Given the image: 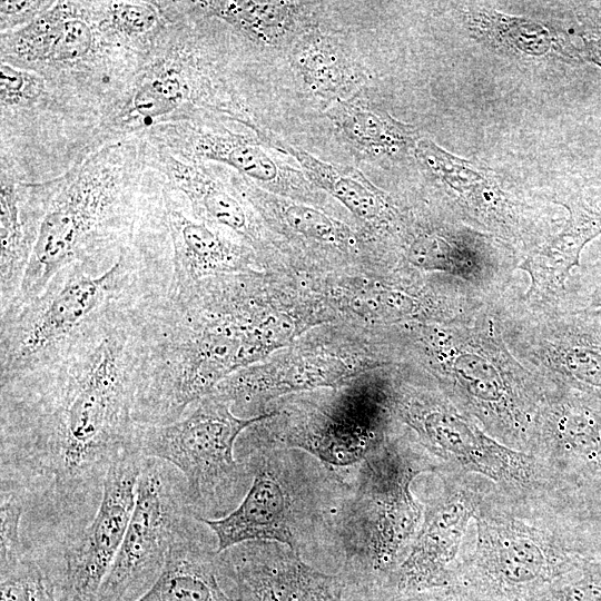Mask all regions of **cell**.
Here are the masks:
<instances>
[{
	"label": "cell",
	"instance_id": "6da1fadb",
	"mask_svg": "<svg viewBox=\"0 0 601 601\" xmlns=\"http://www.w3.org/2000/svg\"><path fill=\"white\" fill-rule=\"evenodd\" d=\"M147 305L112 316L55 364L0 383V491L23 505L26 549L61 553L135 446Z\"/></svg>",
	"mask_w": 601,
	"mask_h": 601
},
{
	"label": "cell",
	"instance_id": "7a4b0ae2",
	"mask_svg": "<svg viewBox=\"0 0 601 601\" xmlns=\"http://www.w3.org/2000/svg\"><path fill=\"white\" fill-rule=\"evenodd\" d=\"M256 290L246 276L219 275L169 288L146 306L136 424L179 420L221 381L272 351Z\"/></svg>",
	"mask_w": 601,
	"mask_h": 601
},
{
	"label": "cell",
	"instance_id": "3957f363",
	"mask_svg": "<svg viewBox=\"0 0 601 601\" xmlns=\"http://www.w3.org/2000/svg\"><path fill=\"white\" fill-rule=\"evenodd\" d=\"M171 276V248L156 236L68 264L37 297L0 314V383L55 364L112 316L167 293Z\"/></svg>",
	"mask_w": 601,
	"mask_h": 601
},
{
	"label": "cell",
	"instance_id": "277c9868",
	"mask_svg": "<svg viewBox=\"0 0 601 601\" xmlns=\"http://www.w3.org/2000/svg\"><path fill=\"white\" fill-rule=\"evenodd\" d=\"M568 489L511 494L487 481L475 536L461 550L443 601H526L582 566L566 515Z\"/></svg>",
	"mask_w": 601,
	"mask_h": 601
},
{
	"label": "cell",
	"instance_id": "5b68a950",
	"mask_svg": "<svg viewBox=\"0 0 601 601\" xmlns=\"http://www.w3.org/2000/svg\"><path fill=\"white\" fill-rule=\"evenodd\" d=\"M121 156V144L108 146L52 190L21 286L0 313L37 297L68 264L115 257L136 238V203Z\"/></svg>",
	"mask_w": 601,
	"mask_h": 601
},
{
	"label": "cell",
	"instance_id": "8992f818",
	"mask_svg": "<svg viewBox=\"0 0 601 601\" xmlns=\"http://www.w3.org/2000/svg\"><path fill=\"white\" fill-rule=\"evenodd\" d=\"M354 493L342 509L338 534L347 562L384 589L406 556L424 506L412 484L439 463L418 444L384 439L359 463Z\"/></svg>",
	"mask_w": 601,
	"mask_h": 601
},
{
	"label": "cell",
	"instance_id": "52a82bcc",
	"mask_svg": "<svg viewBox=\"0 0 601 601\" xmlns=\"http://www.w3.org/2000/svg\"><path fill=\"white\" fill-rule=\"evenodd\" d=\"M194 405L173 423L137 425L135 445L144 457L165 461L181 473L195 516L223 518L233 511L250 474L234 456L238 435L276 412L238 417L231 403L214 392Z\"/></svg>",
	"mask_w": 601,
	"mask_h": 601
},
{
	"label": "cell",
	"instance_id": "ba28073f",
	"mask_svg": "<svg viewBox=\"0 0 601 601\" xmlns=\"http://www.w3.org/2000/svg\"><path fill=\"white\" fill-rule=\"evenodd\" d=\"M390 405L443 469L482 476L511 494L566 487L532 454L491 437L445 395L401 390L393 393Z\"/></svg>",
	"mask_w": 601,
	"mask_h": 601
},
{
	"label": "cell",
	"instance_id": "9c48e42d",
	"mask_svg": "<svg viewBox=\"0 0 601 601\" xmlns=\"http://www.w3.org/2000/svg\"><path fill=\"white\" fill-rule=\"evenodd\" d=\"M191 514L181 473L165 461L144 457L131 518L96 601H135L144 594L161 574Z\"/></svg>",
	"mask_w": 601,
	"mask_h": 601
},
{
	"label": "cell",
	"instance_id": "30bf717a",
	"mask_svg": "<svg viewBox=\"0 0 601 601\" xmlns=\"http://www.w3.org/2000/svg\"><path fill=\"white\" fill-rule=\"evenodd\" d=\"M439 489L427 499L410 550L387 581L390 601H414L445 590L489 480L461 471L434 472Z\"/></svg>",
	"mask_w": 601,
	"mask_h": 601
},
{
	"label": "cell",
	"instance_id": "8fae6325",
	"mask_svg": "<svg viewBox=\"0 0 601 601\" xmlns=\"http://www.w3.org/2000/svg\"><path fill=\"white\" fill-rule=\"evenodd\" d=\"M142 459L135 445L109 469L92 521L57 561L58 601H96L131 518Z\"/></svg>",
	"mask_w": 601,
	"mask_h": 601
},
{
	"label": "cell",
	"instance_id": "7c38bea8",
	"mask_svg": "<svg viewBox=\"0 0 601 601\" xmlns=\"http://www.w3.org/2000/svg\"><path fill=\"white\" fill-rule=\"evenodd\" d=\"M235 601H344L343 581L308 565L300 553L252 541L218 553Z\"/></svg>",
	"mask_w": 601,
	"mask_h": 601
},
{
	"label": "cell",
	"instance_id": "4fadbf2b",
	"mask_svg": "<svg viewBox=\"0 0 601 601\" xmlns=\"http://www.w3.org/2000/svg\"><path fill=\"white\" fill-rule=\"evenodd\" d=\"M253 474L244 499L227 515L198 518L213 532L217 553L252 541L284 544L299 553V506L290 481L270 457L242 461Z\"/></svg>",
	"mask_w": 601,
	"mask_h": 601
},
{
	"label": "cell",
	"instance_id": "5bb4252c",
	"mask_svg": "<svg viewBox=\"0 0 601 601\" xmlns=\"http://www.w3.org/2000/svg\"><path fill=\"white\" fill-rule=\"evenodd\" d=\"M85 3L56 2L16 31L2 33L1 57L11 65L76 67L93 57L97 32Z\"/></svg>",
	"mask_w": 601,
	"mask_h": 601
},
{
	"label": "cell",
	"instance_id": "9a60e30c",
	"mask_svg": "<svg viewBox=\"0 0 601 601\" xmlns=\"http://www.w3.org/2000/svg\"><path fill=\"white\" fill-rule=\"evenodd\" d=\"M208 526L189 515L178 531L161 574L135 601H235L220 580L224 574Z\"/></svg>",
	"mask_w": 601,
	"mask_h": 601
},
{
	"label": "cell",
	"instance_id": "2e32d148",
	"mask_svg": "<svg viewBox=\"0 0 601 601\" xmlns=\"http://www.w3.org/2000/svg\"><path fill=\"white\" fill-rule=\"evenodd\" d=\"M173 132L185 138L184 144L177 145L193 158L228 165L259 189L305 201L314 197V186L300 169L270 156L255 139L229 131L185 129L183 134Z\"/></svg>",
	"mask_w": 601,
	"mask_h": 601
},
{
	"label": "cell",
	"instance_id": "e0dca14e",
	"mask_svg": "<svg viewBox=\"0 0 601 601\" xmlns=\"http://www.w3.org/2000/svg\"><path fill=\"white\" fill-rule=\"evenodd\" d=\"M162 211L171 248V289H183L200 279L246 268L249 262L247 249L207 223L189 218L177 207L167 188L162 191Z\"/></svg>",
	"mask_w": 601,
	"mask_h": 601
},
{
	"label": "cell",
	"instance_id": "ac0fdd59",
	"mask_svg": "<svg viewBox=\"0 0 601 601\" xmlns=\"http://www.w3.org/2000/svg\"><path fill=\"white\" fill-rule=\"evenodd\" d=\"M18 186L2 173L0 187V312L18 293L52 190Z\"/></svg>",
	"mask_w": 601,
	"mask_h": 601
},
{
	"label": "cell",
	"instance_id": "d6986e66",
	"mask_svg": "<svg viewBox=\"0 0 601 601\" xmlns=\"http://www.w3.org/2000/svg\"><path fill=\"white\" fill-rule=\"evenodd\" d=\"M384 439L377 436L372 417L364 410L344 408L312 414L289 426L282 441L321 462L336 466L361 463Z\"/></svg>",
	"mask_w": 601,
	"mask_h": 601
},
{
	"label": "cell",
	"instance_id": "ffe728a7",
	"mask_svg": "<svg viewBox=\"0 0 601 601\" xmlns=\"http://www.w3.org/2000/svg\"><path fill=\"white\" fill-rule=\"evenodd\" d=\"M415 154L472 216L503 229L511 223V203L486 166L452 155L430 139H420Z\"/></svg>",
	"mask_w": 601,
	"mask_h": 601
},
{
	"label": "cell",
	"instance_id": "44dd1931",
	"mask_svg": "<svg viewBox=\"0 0 601 601\" xmlns=\"http://www.w3.org/2000/svg\"><path fill=\"white\" fill-rule=\"evenodd\" d=\"M155 165L171 189L183 193L198 220L229 229L247 240L256 236L244 203L198 164L180 159L168 149L151 150Z\"/></svg>",
	"mask_w": 601,
	"mask_h": 601
},
{
	"label": "cell",
	"instance_id": "7402d4cb",
	"mask_svg": "<svg viewBox=\"0 0 601 601\" xmlns=\"http://www.w3.org/2000/svg\"><path fill=\"white\" fill-rule=\"evenodd\" d=\"M325 114L348 145L373 159H400L420 140L412 125L353 97L332 102Z\"/></svg>",
	"mask_w": 601,
	"mask_h": 601
},
{
	"label": "cell",
	"instance_id": "603a6c76",
	"mask_svg": "<svg viewBox=\"0 0 601 601\" xmlns=\"http://www.w3.org/2000/svg\"><path fill=\"white\" fill-rule=\"evenodd\" d=\"M563 206L570 214L564 228L525 263L535 284H562L584 245L601 234V183L581 188Z\"/></svg>",
	"mask_w": 601,
	"mask_h": 601
},
{
	"label": "cell",
	"instance_id": "cb8c5ba5",
	"mask_svg": "<svg viewBox=\"0 0 601 601\" xmlns=\"http://www.w3.org/2000/svg\"><path fill=\"white\" fill-rule=\"evenodd\" d=\"M275 142L278 149L297 161L314 187L331 194L361 219L370 223H387L393 219L394 211L388 196L361 171L324 161L286 142Z\"/></svg>",
	"mask_w": 601,
	"mask_h": 601
},
{
	"label": "cell",
	"instance_id": "d4e9b609",
	"mask_svg": "<svg viewBox=\"0 0 601 601\" xmlns=\"http://www.w3.org/2000/svg\"><path fill=\"white\" fill-rule=\"evenodd\" d=\"M293 66L304 87L329 101L353 97L362 73L344 49L331 37L311 31L297 42Z\"/></svg>",
	"mask_w": 601,
	"mask_h": 601
},
{
	"label": "cell",
	"instance_id": "484cf974",
	"mask_svg": "<svg viewBox=\"0 0 601 601\" xmlns=\"http://www.w3.org/2000/svg\"><path fill=\"white\" fill-rule=\"evenodd\" d=\"M471 36L499 52L520 58H540L562 51L558 37L544 26L491 9L463 11Z\"/></svg>",
	"mask_w": 601,
	"mask_h": 601
},
{
	"label": "cell",
	"instance_id": "4316f807",
	"mask_svg": "<svg viewBox=\"0 0 601 601\" xmlns=\"http://www.w3.org/2000/svg\"><path fill=\"white\" fill-rule=\"evenodd\" d=\"M204 13L227 21L264 45L275 46L299 27L307 2L201 1Z\"/></svg>",
	"mask_w": 601,
	"mask_h": 601
},
{
	"label": "cell",
	"instance_id": "83f0119b",
	"mask_svg": "<svg viewBox=\"0 0 601 601\" xmlns=\"http://www.w3.org/2000/svg\"><path fill=\"white\" fill-rule=\"evenodd\" d=\"M556 343L554 358L564 380L578 388L601 393V317L577 314Z\"/></svg>",
	"mask_w": 601,
	"mask_h": 601
},
{
	"label": "cell",
	"instance_id": "f1b7e54d",
	"mask_svg": "<svg viewBox=\"0 0 601 601\" xmlns=\"http://www.w3.org/2000/svg\"><path fill=\"white\" fill-rule=\"evenodd\" d=\"M189 97L186 78L176 68L159 62L140 76L120 106V125H148L174 114Z\"/></svg>",
	"mask_w": 601,
	"mask_h": 601
},
{
	"label": "cell",
	"instance_id": "f546056e",
	"mask_svg": "<svg viewBox=\"0 0 601 601\" xmlns=\"http://www.w3.org/2000/svg\"><path fill=\"white\" fill-rule=\"evenodd\" d=\"M244 194L265 211L274 216L293 233L324 244H344L352 240V234L343 224L308 205L286 200L272 195L249 181L244 180Z\"/></svg>",
	"mask_w": 601,
	"mask_h": 601
},
{
	"label": "cell",
	"instance_id": "4dcf8cb0",
	"mask_svg": "<svg viewBox=\"0 0 601 601\" xmlns=\"http://www.w3.org/2000/svg\"><path fill=\"white\" fill-rule=\"evenodd\" d=\"M0 601H58L50 563L39 552L26 550L16 562L1 568Z\"/></svg>",
	"mask_w": 601,
	"mask_h": 601
},
{
	"label": "cell",
	"instance_id": "1f68e13d",
	"mask_svg": "<svg viewBox=\"0 0 601 601\" xmlns=\"http://www.w3.org/2000/svg\"><path fill=\"white\" fill-rule=\"evenodd\" d=\"M102 20L107 31L121 40H137L155 31L160 22L151 2L112 1L105 3Z\"/></svg>",
	"mask_w": 601,
	"mask_h": 601
},
{
	"label": "cell",
	"instance_id": "d6a6232c",
	"mask_svg": "<svg viewBox=\"0 0 601 601\" xmlns=\"http://www.w3.org/2000/svg\"><path fill=\"white\" fill-rule=\"evenodd\" d=\"M1 109L29 107L45 92L43 79L6 61L0 65Z\"/></svg>",
	"mask_w": 601,
	"mask_h": 601
},
{
	"label": "cell",
	"instance_id": "836d02e7",
	"mask_svg": "<svg viewBox=\"0 0 601 601\" xmlns=\"http://www.w3.org/2000/svg\"><path fill=\"white\" fill-rule=\"evenodd\" d=\"M1 568L19 560L26 552L21 535L23 505L12 493L0 491Z\"/></svg>",
	"mask_w": 601,
	"mask_h": 601
},
{
	"label": "cell",
	"instance_id": "e575fe53",
	"mask_svg": "<svg viewBox=\"0 0 601 601\" xmlns=\"http://www.w3.org/2000/svg\"><path fill=\"white\" fill-rule=\"evenodd\" d=\"M55 3L53 1H1V32H9V30L16 27L29 24L48 11Z\"/></svg>",
	"mask_w": 601,
	"mask_h": 601
},
{
	"label": "cell",
	"instance_id": "d590c367",
	"mask_svg": "<svg viewBox=\"0 0 601 601\" xmlns=\"http://www.w3.org/2000/svg\"><path fill=\"white\" fill-rule=\"evenodd\" d=\"M581 38L587 58L601 67V21L588 23L581 32Z\"/></svg>",
	"mask_w": 601,
	"mask_h": 601
},
{
	"label": "cell",
	"instance_id": "8d00e7d4",
	"mask_svg": "<svg viewBox=\"0 0 601 601\" xmlns=\"http://www.w3.org/2000/svg\"><path fill=\"white\" fill-rule=\"evenodd\" d=\"M594 304L597 306H601V283L600 285L598 286L597 290H595V299H594Z\"/></svg>",
	"mask_w": 601,
	"mask_h": 601
}]
</instances>
